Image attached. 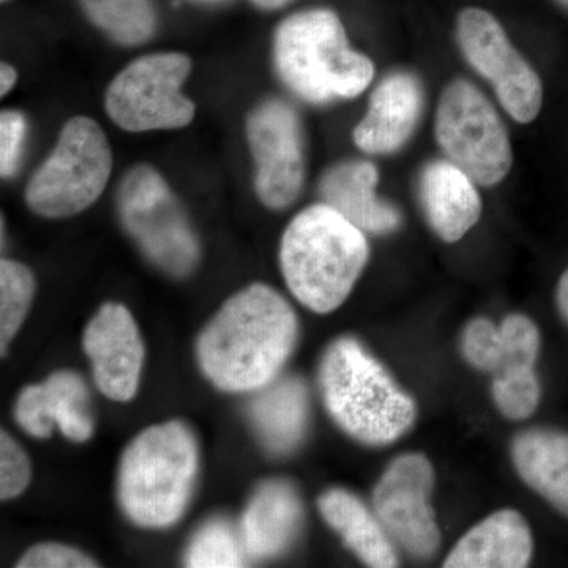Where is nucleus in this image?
Instances as JSON below:
<instances>
[{
	"label": "nucleus",
	"mask_w": 568,
	"mask_h": 568,
	"mask_svg": "<svg viewBox=\"0 0 568 568\" xmlns=\"http://www.w3.org/2000/svg\"><path fill=\"white\" fill-rule=\"evenodd\" d=\"M298 321L286 298L256 283L233 295L197 339L204 375L226 392H257L278 379Z\"/></svg>",
	"instance_id": "f257e3e1"
},
{
	"label": "nucleus",
	"mask_w": 568,
	"mask_h": 568,
	"mask_svg": "<svg viewBox=\"0 0 568 568\" xmlns=\"http://www.w3.org/2000/svg\"><path fill=\"white\" fill-rule=\"evenodd\" d=\"M368 257L364 231L325 203L298 213L280 248L287 287L320 315L334 312L349 297Z\"/></svg>",
	"instance_id": "f03ea898"
},
{
	"label": "nucleus",
	"mask_w": 568,
	"mask_h": 568,
	"mask_svg": "<svg viewBox=\"0 0 568 568\" xmlns=\"http://www.w3.org/2000/svg\"><path fill=\"white\" fill-rule=\"evenodd\" d=\"M321 392L328 414L365 446L396 443L413 428L417 406L357 339L339 338L325 351Z\"/></svg>",
	"instance_id": "7ed1b4c3"
},
{
	"label": "nucleus",
	"mask_w": 568,
	"mask_h": 568,
	"mask_svg": "<svg viewBox=\"0 0 568 568\" xmlns=\"http://www.w3.org/2000/svg\"><path fill=\"white\" fill-rule=\"evenodd\" d=\"M274 61L284 84L308 103L354 99L368 88L375 65L351 50L342 21L331 10L284 20L274 39Z\"/></svg>",
	"instance_id": "20e7f679"
},
{
	"label": "nucleus",
	"mask_w": 568,
	"mask_h": 568,
	"mask_svg": "<svg viewBox=\"0 0 568 568\" xmlns=\"http://www.w3.org/2000/svg\"><path fill=\"white\" fill-rule=\"evenodd\" d=\"M197 444L181 422L144 429L123 452L119 503L142 528H168L189 506L197 474Z\"/></svg>",
	"instance_id": "39448f33"
},
{
	"label": "nucleus",
	"mask_w": 568,
	"mask_h": 568,
	"mask_svg": "<svg viewBox=\"0 0 568 568\" xmlns=\"http://www.w3.org/2000/svg\"><path fill=\"white\" fill-rule=\"evenodd\" d=\"M112 171L110 141L85 115L70 119L54 151L29 181L26 201L47 219H65L91 207L106 189Z\"/></svg>",
	"instance_id": "423d86ee"
},
{
	"label": "nucleus",
	"mask_w": 568,
	"mask_h": 568,
	"mask_svg": "<svg viewBox=\"0 0 568 568\" xmlns=\"http://www.w3.org/2000/svg\"><path fill=\"white\" fill-rule=\"evenodd\" d=\"M192 61L182 52H156L126 65L106 91V112L126 132L174 130L189 125L194 103L182 85Z\"/></svg>",
	"instance_id": "0eeeda50"
},
{
	"label": "nucleus",
	"mask_w": 568,
	"mask_h": 568,
	"mask_svg": "<svg viewBox=\"0 0 568 568\" xmlns=\"http://www.w3.org/2000/svg\"><path fill=\"white\" fill-rule=\"evenodd\" d=\"M436 140L447 155L474 182L493 186L511 168L510 138L499 115L476 85L452 82L436 112Z\"/></svg>",
	"instance_id": "6e6552de"
},
{
	"label": "nucleus",
	"mask_w": 568,
	"mask_h": 568,
	"mask_svg": "<svg viewBox=\"0 0 568 568\" xmlns=\"http://www.w3.org/2000/svg\"><path fill=\"white\" fill-rule=\"evenodd\" d=\"M119 212L149 260L174 276L193 271L200 245L179 201L151 166L133 168L119 190Z\"/></svg>",
	"instance_id": "1a4fd4ad"
},
{
	"label": "nucleus",
	"mask_w": 568,
	"mask_h": 568,
	"mask_svg": "<svg viewBox=\"0 0 568 568\" xmlns=\"http://www.w3.org/2000/svg\"><path fill=\"white\" fill-rule=\"evenodd\" d=\"M457 36L466 61L491 82L497 100L508 115L519 123L532 122L544 102L540 78L511 47L496 18L481 9L463 10L458 17Z\"/></svg>",
	"instance_id": "9d476101"
},
{
	"label": "nucleus",
	"mask_w": 568,
	"mask_h": 568,
	"mask_svg": "<svg viewBox=\"0 0 568 568\" xmlns=\"http://www.w3.org/2000/svg\"><path fill=\"white\" fill-rule=\"evenodd\" d=\"M435 469L422 454L395 458L377 481L373 507L395 544L416 559H429L440 547L433 510Z\"/></svg>",
	"instance_id": "9b49d317"
},
{
	"label": "nucleus",
	"mask_w": 568,
	"mask_h": 568,
	"mask_svg": "<svg viewBox=\"0 0 568 568\" xmlns=\"http://www.w3.org/2000/svg\"><path fill=\"white\" fill-rule=\"evenodd\" d=\"M246 138L256 163V192L268 209L297 200L305 179L304 132L290 103L268 99L246 119Z\"/></svg>",
	"instance_id": "f8f14e48"
},
{
	"label": "nucleus",
	"mask_w": 568,
	"mask_h": 568,
	"mask_svg": "<svg viewBox=\"0 0 568 568\" xmlns=\"http://www.w3.org/2000/svg\"><path fill=\"white\" fill-rule=\"evenodd\" d=\"M97 387L114 402H129L140 387L144 343L129 310L106 304L85 327L82 338Z\"/></svg>",
	"instance_id": "ddd939ff"
},
{
	"label": "nucleus",
	"mask_w": 568,
	"mask_h": 568,
	"mask_svg": "<svg viewBox=\"0 0 568 568\" xmlns=\"http://www.w3.org/2000/svg\"><path fill=\"white\" fill-rule=\"evenodd\" d=\"M14 416L36 437H50L54 426L74 443H84L93 433L89 390L73 372H58L44 384L26 387Z\"/></svg>",
	"instance_id": "4468645a"
},
{
	"label": "nucleus",
	"mask_w": 568,
	"mask_h": 568,
	"mask_svg": "<svg viewBox=\"0 0 568 568\" xmlns=\"http://www.w3.org/2000/svg\"><path fill=\"white\" fill-rule=\"evenodd\" d=\"M424 108L420 81L407 71H395L377 84L365 118L355 126L354 141L372 155L395 153L409 141Z\"/></svg>",
	"instance_id": "2eb2a0df"
},
{
	"label": "nucleus",
	"mask_w": 568,
	"mask_h": 568,
	"mask_svg": "<svg viewBox=\"0 0 568 568\" xmlns=\"http://www.w3.org/2000/svg\"><path fill=\"white\" fill-rule=\"evenodd\" d=\"M418 196L429 226L448 244L465 237L480 220L481 197L476 182L450 160L426 164L418 178Z\"/></svg>",
	"instance_id": "dca6fc26"
},
{
	"label": "nucleus",
	"mask_w": 568,
	"mask_h": 568,
	"mask_svg": "<svg viewBox=\"0 0 568 568\" xmlns=\"http://www.w3.org/2000/svg\"><path fill=\"white\" fill-rule=\"evenodd\" d=\"M532 552L528 521L519 511L504 508L467 530L444 560V567L523 568L529 566Z\"/></svg>",
	"instance_id": "f3484780"
},
{
	"label": "nucleus",
	"mask_w": 568,
	"mask_h": 568,
	"mask_svg": "<svg viewBox=\"0 0 568 568\" xmlns=\"http://www.w3.org/2000/svg\"><path fill=\"white\" fill-rule=\"evenodd\" d=\"M302 521L304 506L293 485L284 480L265 481L254 493L242 518L246 555L252 559L282 555L297 537Z\"/></svg>",
	"instance_id": "a211bd4d"
},
{
	"label": "nucleus",
	"mask_w": 568,
	"mask_h": 568,
	"mask_svg": "<svg viewBox=\"0 0 568 568\" xmlns=\"http://www.w3.org/2000/svg\"><path fill=\"white\" fill-rule=\"evenodd\" d=\"M377 181L379 174L375 164L351 160L335 164L324 174L320 192L325 204L342 213L364 233H394L402 224V215L394 205L377 197Z\"/></svg>",
	"instance_id": "6ab92c4d"
},
{
	"label": "nucleus",
	"mask_w": 568,
	"mask_h": 568,
	"mask_svg": "<svg viewBox=\"0 0 568 568\" xmlns=\"http://www.w3.org/2000/svg\"><path fill=\"white\" fill-rule=\"evenodd\" d=\"M518 476L568 518V433L532 428L511 444Z\"/></svg>",
	"instance_id": "aec40b11"
},
{
	"label": "nucleus",
	"mask_w": 568,
	"mask_h": 568,
	"mask_svg": "<svg viewBox=\"0 0 568 568\" xmlns=\"http://www.w3.org/2000/svg\"><path fill=\"white\" fill-rule=\"evenodd\" d=\"M321 517L345 541L346 547L368 567H398L395 541L376 514L346 489L325 491L317 500Z\"/></svg>",
	"instance_id": "412c9836"
},
{
	"label": "nucleus",
	"mask_w": 568,
	"mask_h": 568,
	"mask_svg": "<svg viewBox=\"0 0 568 568\" xmlns=\"http://www.w3.org/2000/svg\"><path fill=\"white\" fill-rule=\"evenodd\" d=\"M250 405V416L264 446L274 454L294 450L308 425V394L298 377L275 379L261 388Z\"/></svg>",
	"instance_id": "4be33fe9"
},
{
	"label": "nucleus",
	"mask_w": 568,
	"mask_h": 568,
	"mask_svg": "<svg viewBox=\"0 0 568 568\" xmlns=\"http://www.w3.org/2000/svg\"><path fill=\"white\" fill-rule=\"evenodd\" d=\"M81 3L93 24L125 47L144 43L155 33L152 0H81Z\"/></svg>",
	"instance_id": "5701e85b"
},
{
	"label": "nucleus",
	"mask_w": 568,
	"mask_h": 568,
	"mask_svg": "<svg viewBox=\"0 0 568 568\" xmlns=\"http://www.w3.org/2000/svg\"><path fill=\"white\" fill-rule=\"evenodd\" d=\"M499 331L500 353L493 379L537 377L540 332L536 323L525 315H508L499 325Z\"/></svg>",
	"instance_id": "b1692460"
},
{
	"label": "nucleus",
	"mask_w": 568,
	"mask_h": 568,
	"mask_svg": "<svg viewBox=\"0 0 568 568\" xmlns=\"http://www.w3.org/2000/svg\"><path fill=\"white\" fill-rule=\"evenodd\" d=\"M36 280L26 265L2 260L0 263V347L6 354L31 308Z\"/></svg>",
	"instance_id": "393cba45"
},
{
	"label": "nucleus",
	"mask_w": 568,
	"mask_h": 568,
	"mask_svg": "<svg viewBox=\"0 0 568 568\" xmlns=\"http://www.w3.org/2000/svg\"><path fill=\"white\" fill-rule=\"evenodd\" d=\"M246 551L241 530L224 519H213L194 536L186 551V567H244Z\"/></svg>",
	"instance_id": "a878e982"
},
{
	"label": "nucleus",
	"mask_w": 568,
	"mask_h": 568,
	"mask_svg": "<svg viewBox=\"0 0 568 568\" xmlns=\"http://www.w3.org/2000/svg\"><path fill=\"white\" fill-rule=\"evenodd\" d=\"M462 353L478 372L495 373L500 353V331L487 317H476L466 325L462 336Z\"/></svg>",
	"instance_id": "bb28decb"
},
{
	"label": "nucleus",
	"mask_w": 568,
	"mask_h": 568,
	"mask_svg": "<svg viewBox=\"0 0 568 568\" xmlns=\"http://www.w3.org/2000/svg\"><path fill=\"white\" fill-rule=\"evenodd\" d=\"M31 481V463L24 450L6 432L0 437V497L20 496Z\"/></svg>",
	"instance_id": "cd10ccee"
},
{
	"label": "nucleus",
	"mask_w": 568,
	"mask_h": 568,
	"mask_svg": "<svg viewBox=\"0 0 568 568\" xmlns=\"http://www.w3.org/2000/svg\"><path fill=\"white\" fill-rule=\"evenodd\" d=\"M20 568H92L95 560L78 551L77 548L61 544H41L24 552L18 560Z\"/></svg>",
	"instance_id": "c85d7f7f"
},
{
	"label": "nucleus",
	"mask_w": 568,
	"mask_h": 568,
	"mask_svg": "<svg viewBox=\"0 0 568 568\" xmlns=\"http://www.w3.org/2000/svg\"><path fill=\"white\" fill-rule=\"evenodd\" d=\"M26 119L21 112L3 111L0 115V174L11 178L20 162L26 136Z\"/></svg>",
	"instance_id": "c756f323"
},
{
	"label": "nucleus",
	"mask_w": 568,
	"mask_h": 568,
	"mask_svg": "<svg viewBox=\"0 0 568 568\" xmlns=\"http://www.w3.org/2000/svg\"><path fill=\"white\" fill-rule=\"evenodd\" d=\"M556 302H558L560 316H562L568 324V268L564 272L562 276H560L558 290H556Z\"/></svg>",
	"instance_id": "7c9ffc66"
},
{
	"label": "nucleus",
	"mask_w": 568,
	"mask_h": 568,
	"mask_svg": "<svg viewBox=\"0 0 568 568\" xmlns=\"http://www.w3.org/2000/svg\"><path fill=\"white\" fill-rule=\"evenodd\" d=\"M17 70L9 65V63H2V65H0V92H2V97L7 95V93L13 89V85L17 84Z\"/></svg>",
	"instance_id": "2f4dec72"
},
{
	"label": "nucleus",
	"mask_w": 568,
	"mask_h": 568,
	"mask_svg": "<svg viewBox=\"0 0 568 568\" xmlns=\"http://www.w3.org/2000/svg\"><path fill=\"white\" fill-rule=\"evenodd\" d=\"M290 0H253L254 6L264 10H276L280 7L286 6Z\"/></svg>",
	"instance_id": "473e14b6"
},
{
	"label": "nucleus",
	"mask_w": 568,
	"mask_h": 568,
	"mask_svg": "<svg viewBox=\"0 0 568 568\" xmlns=\"http://www.w3.org/2000/svg\"><path fill=\"white\" fill-rule=\"evenodd\" d=\"M558 2L560 3V6L567 7L568 9V0H558Z\"/></svg>",
	"instance_id": "72a5a7b5"
}]
</instances>
